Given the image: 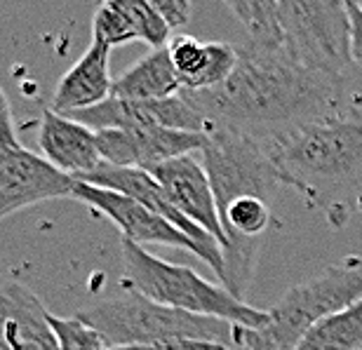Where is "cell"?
Here are the masks:
<instances>
[{
    "label": "cell",
    "instance_id": "cell-1",
    "mask_svg": "<svg viewBox=\"0 0 362 350\" xmlns=\"http://www.w3.org/2000/svg\"><path fill=\"white\" fill-rule=\"evenodd\" d=\"M181 94L212 129L235 127L266 134L341 113L346 83L339 76L299 66L282 49L245 42L238 47V66L226 83Z\"/></svg>",
    "mask_w": 362,
    "mask_h": 350
},
{
    "label": "cell",
    "instance_id": "cell-2",
    "mask_svg": "<svg viewBox=\"0 0 362 350\" xmlns=\"http://www.w3.org/2000/svg\"><path fill=\"white\" fill-rule=\"evenodd\" d=\"M262 139L282 186L299 188L310 200L362 177V118L337 113L266 132Z\"/></svg>",
    "mask_w": 362,
    "mask_h": 350
},
{
    "label": "cell",
    "instance_id": "cell-3",
    "mask_svg": "<svg viewBox=\"0 0 362 350\" xmlns=\"http://www.w3.org/2000/svg\"><path fill=\"white\" fill-rule=\"evenodd\" d=\"M122 287L193 315L219 317L240 329H264L269 310L238 301L226 287L207 282L193 268L163 261L141 245L122 240Z\"/></svg>",
    "mask_w": 362,
    "mask_h": 350
},
{
    "label": "cell",
    "instance_id": "cell-4",
    "mask_svg": "<svg viewBox=\"0 0 362 350\" xmlns=\"http://www.w3.org/2000/svg\"><path fill=\"white\" fill-rule=\"evenodd\" d=\"M362 301V259L349 257L320 275L289 287L269 310L264 329L235 332L240 350H296L301 337L322 317Z\"/></svg>",
    "mask_w": 362,
    "mask_h": 350
},
{
    "label": "cell",
    "instance_id": "cell-5",
    "mask_svg": "<svg viewBox=\"0 0 362 350\" xmlns=\"http://www.w3.org/2000/svg\"><path fill=\"white\" fill-rule=\"evenodd\" d=\"M97 329L108 348L151 346L160 341L193 339L209 344H235L238 327L219 317L193 315V313L170 308L158 301L125 291L120 298H108L90 305L76 315Z\"/></svg>",
    "mask_w": 362,
    "mask_h": 350
},
{
    "label": "cell",
    "instance_id": "cell-6",
    "mask_svg": "<svg viewBox=\"0 0 362 350\" xmlns=\"http://www.w3.org/2000/svg\"><path fill=\"white\" fill-rule=\"evenodd\" d=\"M282 52L299 66L344 78L351 69V17L341 0H278Z\"/></svg>",
    "mask_w": 362,
    "mask_h": 350
},
{
    "label": "cell",
    "instance_id": "cell-7",
    "mask_svg": "<svg viewBox=\"0 0 362 350\" xmlns=\"http://www.w3.org/2000/svg\"><path fill=\"white\" fill-rule=\"evenodd\" d=\"M209 184H212L219 216L223 218L230 202L245 195L269 198L282 179L266 151L262 134L235 127H214L202 151Z\"/></svg>",
    "mask_w": 362,
    "mask_h": 350
},
{
    "label": "cell",
    "instance_id": "cell-8",
    "mask_svg": "<svg viewBox=\"0 0 362 350\" xmlns=\"http://www.w3.org/2000/svg\"><path fill=\"white\" fill-rule=\"evenodd\" d=\"M74 198L85 202L94 209H99L101 214H106L111 221L118 226L122 233V240L136 245H165V247H179L200 257L212 271L219 275V280L223 278V257L221 254H212L205 250L202 245H198L195 240L184 235L179 228H175L170 221H165L163 216H158L156 211H151L148 207L139 205L136 200L127 198L122 193L108 191V188H99L85 181H78Z\"/></svg>",
    "mask_w": 362,
    "mask_h": 350
},
{
    "label": "cell",
    "instance_id": "cell-9",
    "mask_svg": "<svg viewBox=\"0 0 362 350\" xmlns=\"http://www.w3.org/2000/svg\"><path fill=\"white\" fill-rule=\"evenodd\" d=\"M66 118L90 127L104 129H181V132L209 134L212 125L184 99V94L158 101H132L111 97L104 104L69 113Z\"/></svg>",
    "mask_w": 362,
    "mask_h": 350
},
{
    "label": "cell",
    "instance_id": "cell-10",
    "mask_svg": "<svg viewBox=\"0 0 362 350\" xmlns=\"http://www.w3.org/2000/svg\"><path fill=\"white\" fill-rule=\"evenodd\" d=\"M78 179L26 148H0V218L45 200L74 198Z\"/></svg>",
    "mask_w": 362,
    "mask_h": 350
},
{
    "label": "cell",
    "instance_id": "cell-11",
    "mask_svg": "<svg viewBox=\"0 0 362 350\" xmlns=\"http://www.w3.org/2000/svg\"><path fill=\"white\" fill-rule=\"evenodd\" d=\"M209 134L181 129H104L97 132L101 160L113 167L153 170L156 165L205 151Z\"/></svg>",
    "mask_w": 362,
    "mask_h": 350
},
{
    "label": "cell",
    "instance_id": "cell-12",
    "mask_svg": "<svg viewBox=\"0 0 362 350\" xmlns=\"http://www.w3.org/2000/svg\"><path fill=\"white\" fill-rule=\"evenodd\" d=\"M148 174L163 186L168 198L175 202V207L188 221L207 231L219 243L221 252L228 250V238L223 231L219 207H216V198L205 167L195 163L191 156H186L156 165L153 170H148Z\"/></svg>",
    "mask_w": 362,
    "mask_h": 350
},
{
    "label": "cell",
    "instance_id": "cell-13",
    "mask_svg": "<svg viewBox=\"0 0 362 350\" xmlns=\"http://www.w3.org/2000/svg\"><path fill=\"white\" fill-rule=\"evenodd\" d=\"M78 181H85V184L108 188V191L127 195V198L136 200L139 205L156 211L158 216H163L165 221H170L175 228H179L184 235L195 240V243L202 245L205 250H209L212 254H221L223 257L219 243H216L207 231H202L200 226L188 221V218L175 207V202L168 198V193L163 191V186L158 184L146 170H129V167H113V165L101 163L97 170L85 174V177H81Z\"/></svg>",
    "mask_w": 362,
    "mask_h": 350
},
{
    "label": "cell",
    "instance_id": "cell-14",
    "mask_svg": "<svg viewBox=\"0 0 362 350\" xmlns=\"http://www.w3.org/2000/svg\"><path fill=\"white\" fill-rule=\"evenodd\" d=\"M0 350H59L49 313L19 282L0 287Z\"/></svg>",
    "mask_w": 362,
    "mask_h": 350
},
{
    "label": "cell",
    "instance_id": "cell-15",
    "mask_svg": "<svg viewBox=\"0 0 362 350\" xmlns=\"http://www.w3.org/2000/svg\"><path fill=\"white\" fill-rule=\"evenodd\" d=\"M38 146L49 165L74 179L85 177L104 163L97 146V132L66 115L54 113L52 108L42 113Z\"/></svg>",
    "mask_w": 362,
    "mask_h": 350
},
{
    "label": "cell",
    "instance_id": "cell-16",
    "mask_svg": "<svg viewBox=\"0 0 362 350\" xmlns=\"http://www.w3.org/2000/svg\"><path fill=\"white\" fill-rule=\"evenodd\" d=\"M181 90L205 92L223 85L238 66V47L230 42H200L193 35H175L168 45Z\"/></svg>",
    "mask_w": 362,
    "mask_h": 350
},
{
    "label": "cell",
    "instance_id": "cell-17",
    "mask_svg": "<svg viewBox=\"0 0 362 350\" xmlns=\"http://www.w3.org/2000/svg\"><path fill=\"white\" fill-rule=\"evenodd\" d=\"M108 57L111 47L92 40L83 57L62 76L54 90L52 111L59 115H69L76 111L104 104L113 94V80L108 71Z\"/></svg>",
    "mask_w": 362,
    "mask_h": 350
},
{
    "label": "cell",
    "instance_id": "cell-18",
    "mask_svg": "<svg viewBox=\"0 0 362 350\" xmlns=\"http://www.w3.org/2000/svg\"><path fill=\"white\" fill-rule=\"evenodd\" d=\"M181 92V80L172 64L170 49H153L132 69L125 71L118 80H113V94L118 99L132 101H158L177 97Z\"/></svg>",
    "mask_w": 362,
    "mask_h": 350
},
{
    "label": "cell",
    "instance_id": "cell-19",
    "mask_svg": "<svg viewBox=\"0 0 362 350\" xmlns=\"http://www.w3.org/2000/svg\"><path fill=\"white\" fill-rule=\"evenodd\" d=\"M296 350H362V301L315 322Z\"/></svg>",
    "mask_w": 362,
    "mask_h": 350
},
{
    "label": "cell",
    "instance_id": "cell-20",
    "mask_svg": "<svg viewBox=\"0 0 362 350\" xmlns=\"http://www.w3.org/2000/svg\"><path fill=\"white\" fill-rule=\"evenodd\" d=\"M226 7L247 31V42L264 49H282L278 3L273 0H228Z\"/></svg>",
    "mask_w": 362,
    "mask_h": 350
},
{
    "label": "cell",
    "instance_id": "cell-21",
    "mask_svg": "<svg viewBox=\"0 0 362 350\" xmlns=\"http://www.w3.org/2000/svg\"><path fill=\"white\" fill-rule=\"evenodd\" d=\"M122 10L132 21L136 38L153 49H163L172 42V28L168 26L151 0H120Z\"/></svg>",
    "mask_w": 362,
    "mask_h": 350
},
{
    "label": "cell",
    "instance_id": "cell-22",
    "mask_svg": "<svg viewBox=\"0 0 362 350\" xmlns=\"http://www.w3.org/2000/svg\"><path fill=\"white\" fill-rule=\"evenodd\" d=\"M92 40L101 42L106 47L122 45L129 40H139L132 21L122 10L120 0H108V3L99 5V10L94 12L92 19Z\"/></svg>",
    "mask_w": 362,
    "mask_h": 350
},
{
    "label": "cell",
    "instance_id": "cell-23",
    "mask_svg": "<svg viewBox=\"0 0 362 350\" xmlns=\"http://www.w3.org/2000/svg\"><path fill=\"white\" fill-rule=\"evenodd\" d=\"M49 327L57 334L59 350H108L101 334L78 317H59L49 313Z\"/></svg>",
    "mask_w": 362,
    "mask_h": 350
},
{
    "label": "cell",
    "instance_id": "cell-24",
    "mask_svg": "<svg viewBox=\"0 0 362 350\" xmlns=\"http://www.w3.org/2000/svg\"><path fill=\"white\" fill-rule=\"evenodd\" d=\"M151 3H153L158 14L168 21L172 31L186 26L191 19V3H186V0H151Z\"/></svg>",
    "mask_w": 362,
    "mask_h": 350
},
{
    "label": "cell",
    "instance_id": "cell-25",
    "mask_svg": "<svg viewBox=\"0 0 362 350\" xmlns=\"http://www.w3.org/2000/svg\"><path fill=\"white\" fill-rule=\"evenodd\" d=\"M108 350H230V346L209 344V341H193V339H175V341H160V344H151V346H122Z\"/></svg>",
    "mask_w": 362,
    "mask_h": 350
},
{
    "label": "cell",
    "instance_id": "cell-26",
    "mask_svg": "<svg viewBox=\"0 0 362 350\" xmlns=\"http://www.w3.org/2000/svg\"><path fill=\"white\" fill-rule=\"evenodd\" d=\"M0 148H19L17 134H14L12 108L7 101L3 87H0Z\"/></svg>",
    "mask_w": 362,
    "mask_h": 350
},
{
    "label": "cell",
    "instance_id": "cell-27",
    "mask_svg": "<svg viewBox=\"0 0 362 350\" xmlns=\"http://www.w3.org/2000/svg\"><path fill=\"white\" fill-rule=\"evenodd\" d=\"M349 5V17H351V47H353V62L362 69V10L356 0H351Z\"/></svg>",
    "mask_w": 362,
    "mask_h": 350
},
{
    "label": "cell",
    "instance_id": "cell-28",
    "mask_svg": "<svg viewBox=\"0 0 362 350\" xmlns=\"http://www.w3.org/2000/svg\"><path fill=\"white\" fill-rule=\"evenodd\" d=\"M356 3H358V7H360V10H362V0H356Z\"/></svg>",
    "mask_w": 362,
    "mask_h": 350
}]
</instances>
